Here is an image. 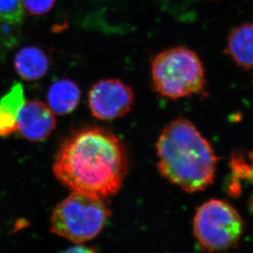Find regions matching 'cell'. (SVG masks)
Segmentation results:
<instances>
[{
    "label": "cell",
    "mask_w": 253,
    "mask_h": 253,
    "mask_svg": "<svg viewBox=\"0 0 253 253\" xmlns=\"http://www.w3.org/2000/svg\"><path fill=\"white\" fill-rule=\"evenodd\" d=\"M128 169L125 144L115 133L85 126L69 134L54 157V175L73 192L101 199L116 194Z\"/></svg>",
    "instance_id": "1"
},
{
    "label": "cell",
    "mask_w": 253,
    "mask_h": 253,
    "mask_svg": "<svg viewBox=\"0 0 253 253\" xmlns=\"http://www.w3.org/2000/svg\"><path fill=\"white\" fill-rule=\"evenodd\" d=\"M156 152L161 174L186 192L203 191L213 183L218 157L188 120L178 119L163 129Z\"/></svg>",
    "instance_id": "2"
},
{
    "label": "cell",
    "mask_w": 253,
    "mask_h": 253,
    "mask_svg": "<svg viewBox=\"0 0 253 253\" xmlns=\"http://www.w3.org/2000/svg\"><path fill=\"white\" fill-rule=\"evenodd\" d=\"M151 77L155 90L169 99L176 100L205 92L202 61L188 48H171L154 57Z\"/></svg>",
    "instance_id": "3"
},
{
    "label": "cell",
    "mask_w": 253,
    "mask_h": 253,
    "mask_svg": "<svg viewBox=\"0 0 253 253\" xmlns=\"http://www.w3.org/2000/svg\"><path fill=\"white\" fill-rule=\"evenodd\" d=\"M110 216L104 199L73 192L54 208L51 231L75 244H83L100 234Z\"/></svg>",
    "instance_id": "4"
},
{
    "label": "cell",
    "mask_w": 253,
    "mask_h": 253,
    "mask_svg": "<svg viewBox=\"0 0 253 253\" xmlns=\"http://www.w3.org/2000/svg\"><path fill=\"white\" fill-rule=\"evenodd\" d=\"M243 231L239 212L221 200L205 202L195 214L193 234L202 249L210 253L231 249L238 244Z\"/></svg>",
    "instance_id": "5"
},
{
    "label": "cell",
    "mask_w": 253,
    "mask_h": 253,
    "mask_svg": "<svg viewBox=\"0 0 253 253\" xmlns=\"http://www.w3.org/2000/svg\"><path fill=\"white\" fill-rule=\"evenodd\" d=\"M134 103L133 90L118 79H104L93 85L88 105L94 117L111 121L126 115Z\"/></svg>",
    "instance_id": "6"
},
{
    "label": "cell",
    "mask_w": 253,
    "mask_h": 253,
    "mask_svg": "<svg viewBox=\"0 0 253 253\" xmlns=\"http://www.w3.org/2000/svg\"><path fill=\"white\" fill-rule=\"evenodd\" d=\"M51 109L37 100L26 102L17 116V131L22 138L39 142L48 138L56 127Z\"/></svg>",
    "instance_id": "7"
},
{
    "label": "cell",
    "mask_w": 253,
    "mask_h": 253,
    "mask_svg": "<svg viewBox=\"0 0 253 253\" xmlns=\"http://www.w3.org/2000/svg\"><path fill=\"white\" fill-rule=\"evenodd\" d=\"M49 66V54L40 47H24L15 57V70L26 81L39 80L46 74Z\"/></svg>",
    "instance_id": "8"
},
{
    "label": "cell",
    "mask_w": 253,
    "mask_h": 253,
    "mask_svg": "<svg viewBox=\"0 0 253 253\" xmlns=\"http://www.w3.org/2000/svg\"><path fill=\"white\" fill-rule=\"evenodd\" d=\"M227 52L239 67L253 68V23H244L229 33Z\"/></svg>",
    "instance_id": "9"
},
{
    "label": "cell",
    "mask_w": 253,
    "mask_h": 253,
    "mask_svg": "<svg viewBox=\"0 0 253 253\" xmlns=\"http://www.w3.org/2000/svg\"><path fill=\"white\" fill-rule=\"evenodd\" d=\"M81 99L80 88L67 78L54 82L47 94L48 104L52 111L59 115H69L78 107Z\"/></svg>",
    "instance_id": "10"
},
{
    "label": "cell",
    "mask_w": 253,
    "mask_h": 253,
    "mask_svg": "<svg viewBox=\"0 0 253 253\" xmlns=\"http://www.w3.org/2000/svg\"><path fill=\"white\" fill-rule=\"evenodd\" d=\"M25 103L24 90L22 84L14 83L0 99V110L17 117Z\"/></svg>",
    "instance_id": "11"
},
{
    "label": "cell",
    "mask_w": 253,
    "mask_h": 253,
    "mask_svg": "<svg viewBox=\"0 0 253 253\" xmlns=\"http://www.w3.org/2000/svg\"><path fill=\"white\" fill-rule=\"evenodd\" d=\"M24 18L22 0H0V19L19 25Z\"/></svg>",
    "instance_id": "12"
},
{
    "label": "cell",
    "mask_w": 253,
    "mask_h": 253,
    "mask_svg": "<svg viewBox=\"0 0 253 253\" xmlns=\"http://www.w3.org/2000/svg\"><path fill=\"white\" fill-rule=\"evenodd\" d=\"M18 26L0 19V53L8 50L17 44L19 35Z\"/></svg>",
    "instance_id": "13"
},
{
    "label": "cell",
    "mask_w": 253,
    "mask_h": 253,
    "mask_svg": "<svg viewBox=\"0 0 253 253\" xmlns=\"http://www.w3.org/2000/svg\"><path fill=\"white\" fill-rule=\"evenodd\" d=\"M22 2L30 14L43 15L51 9L55 0H22Z\"/></svg>",
    "instance_id": "14"
},
{
    "label": "cell",
    "mask_w": 253,
    "mask_h": 253,
    "mask_svg": "<svg viewBox=\"0 0 253 253\" xmlns=\"http://www.w3.org/2000/svg\"><path fill=\"white\" fill-rule=\"evenodd\" d=\"M17 131V117L0 110V137H7Z\"/></svg>",
    "instance_id": "15"
},
{
    "label": "cell",
    "mask_w": 253,
    "mask_h": 253,
    "mask_svg": "<svg viewBox=\"0 0 253 253\" xmlns=\"http://www.w3.org/2000/svg\"><path fill=\"white\" fill-rule=\"evenodd\" d=\"M63 253H96L91 248L85 246H76L70 248Z\"/></svg>",
    "instance_id": "16"
},
{
    "label": "cell",
    "mask_w": 253,
    "mask_h": 253,
    "mask_svg": "<svg viewBox=\"0 0 253 253\" xmlns=\"http://www.w3.org/2000/svg\"><path fill=\"white\" fill-rule=\"evenodd\" d=\"M252 156H253V154H252Z\"/></svg>",
    "instance_id": "17"
}]
</instances>
